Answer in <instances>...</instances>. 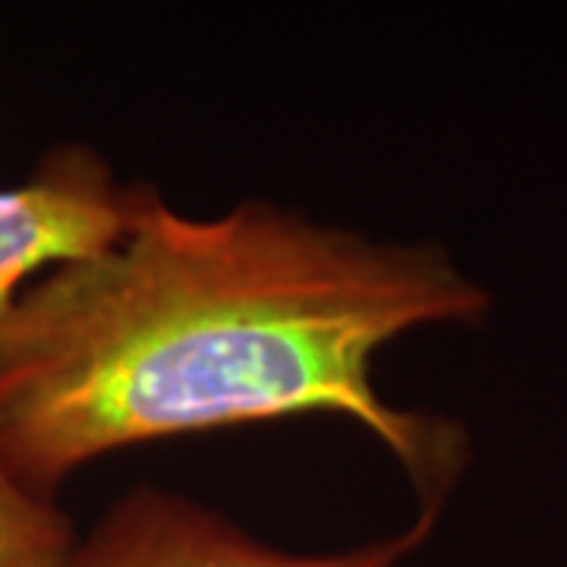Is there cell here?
Segmentation results:
<instances>
[{"label": "cell", "instance_id": "obj_1", "mask_svg": "<svg viewBox=\"0 0 567 567\" xmlns=\"http://www.w3.org/2000/svg\"><path fill=\"white\" fill-rule=\"evenodd\" d=\"M492 297L442 244L375 240L249 199L158 203L121 244L32 284L0 338V461L22 486L177 435L338 416L404 470L439 524L470 429L382 398L375 360L429 324H486Z\"/></svg>", "mask_w": 567, "mask_h": 567}, {"label": "cell", "instance_id": "obj_2", "mask_svg": "<svg viewBox=\"0 0 567 567\" xmlns=\"http://www.w3.org/2000/svg\"><path fill=\"white\" fill-rule=\"evenodd\" d=\"M162 199L85 142H58L25 181L0 186V338L39 275L107 252Z\"/></svg>", "mask_w": 567, "mask_h": 567}, {"label": "cell", "instance_id": "obj_3", "mask_svg": "<svg viewBox=\"0 0 567 567\" xmlns=\"http://www.w3.org/2000/svg\"><path fill=\"white\" fill-rule=\"evenodd\" d=\"M432 529L416 514L401 533L341 551H287L186 495L136 486L76 543L70 567H401Z\"/></svg>", "mask_w": 567, "mask_h": 567}, {"label": "cell", "instance_id": "obj_4", "mask_svg": "<svg viewBox=\"0 0 567 567\" xmlns=\"http://www.w3.org/2000/svg\"><path fill=\"white\" fill-rule=\"evenodd\" d=\"M76 543L54 495L22 486L0 461V567H70Z\"/></svg>", "mask_w": 567, "mask_h": 567}]
</instances>
